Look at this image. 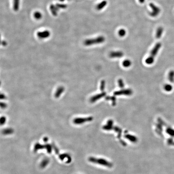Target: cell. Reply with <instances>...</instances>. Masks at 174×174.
Segmentation results:
<instances>
[{
    "instance_id": "4fadbf2b",
    "label": "cell",
    "mask_w": 174,
    "mask_h": 174,
    "mask_svg": "<svg viewBox=\"0 0 174 174\" xmlns=\"http://www.w3.org/2000/svg\"><path fill=\"white\" fill-rule=\"evenodd\" d=\"M107 4V1L106 0H103L99 3L97 5L96 7V9L98 11H100L105 7Z\"/></svg>"
},
{
    "instance_id": "1f68e13d",
    "label": "cell",
    "mask_w": 174,
    "mask_h": 174,
    "mask_svg": "<svg viewBox=\"0 0 174 174\" xmlns=\"http://www.w3.org/2000/svg\"><path fill=\"white\" fill-rule=\"evenodd\" d=\"M6 98H7V97L3 93L0 94V99L1 100H4Z\"/></svg>"
},
{
    "instance_id": "4316f807",
    "label": "cell",
    "mask_w": 174,
    "mask_h": 174,
    "mask_svg": "<svg viewBox=\"0 0 174 174\" xmlns=\"http://www.w3.org/2000/svg\"><path fill=\"white\" fill-rule=\"evenodd\" d=\"M166 133L170 136H174V130L171 128H168L166 129Z\"/></svg>"
},
{
    "instance_id": "3957f363",
    "label": "cell",
    "mask_w": 174,
    "mask_h": 174,
    "mask_svg": "<svg viewBox=\"0 0 174 174\" xmlns=\"http://www.w3.org/2000/svg\"><path fill=\"white\" fill-rule=\"evenodd\" d=\"M42 149H46L48 153H51L52 151V147L49 144L42 145L38 143H37L35 144L34 146V151L35 152H36L38 150Z\"/></svg>"
},
{
    "instance_id": "ac0fdd59",
    "label": "cell",
    "mask_w": 174,
    "mask_h": 174,
    "mask_svg": "<svg viewBox=\"0 0 174 174\" xmlns=\"http://www.w3.org/2000/svg\"><path fill=\"white\" fill-rule=\"evenodd\" d=\"M20 0H13V7L15 11H17L19 8Z\"/></svg>"
},
{
    "instance_id": "6da1fadb",
    "label": "cell",
    "mask_w": 174,
    "mask_h": 174,
    "mask_svg": "<svg viewBox=\"0 0 174 174\" xmlns=\"http://www.w3.org/2000/svg\"><path fill=\"white\" fill-rule=\"evenodd\" d=\"M88 160L92 163L96 164L108 168H111L113 166L112 163L104 158H98L94 157H90L88 158Z\"/></svg>"
},
{
    "instance_id": "4dcf8cb0",
    "label": "cell",
    "mask_w": 174,
    "mask_h": 174,
    "mask_svg": "<svg viewBox=\"0 0 174 174\" xmlns=\"http://www.w3.org/2000/svg\"><path fill=\"white\" fill-rule=\"evenodd\" d=\"M7 104L4 102H1L0 103V107L1 108L4 109L7 107Z\"/></svg>"
},
{
    "instance_id": "7402d4cb",
    "label": "cell",
    "mask_w": 174,
    "mask_h": 174,
    "mask_svg": "<svg viewBox=\"0 0 174 174\" xmlns=\"http://www.w3.org/2000/svg\"><path fill=\"white\" fill-rule=\"evenodd\" d=\"M57 7L56 6L54 5H51L50 7L51 11L53 15H56L57 14Z\"/></svg>"
},
{
    "instance_id": "83f0119b",
    "label": "cell",
    "mask_w": 174,
    "mask_h": 174,
    "mask_svg": "<svg viewBox=\"0 0 174 174\" xmlns=\"http://www.w3.org/2000/svg\"><path fill=\"white\" fill-rule=\"evenodd\" d=\"M118 82L119 86L121 88H123L124 87V83L122 79H120L118 80Z\"/></svg>"
},
{
    "instance_id": "277c9868",
    "label": "cell",
    "mask_w": 174,
    "mask_h": 174,
    "mask_svg": "<svg viewBox=\"0 0 174 174\" xmlns=\"http://www.w3.org/2000/svg\"><path fill=\"white\" fill-rule=\"evenodd\" d=\"M93 117H78L73 120V123L76 125H81L86 122H91L93 121Z\"/></svg>"
},
{
    "instance_id": "30bf717a",
    "label": "cell",
    "mask_w": 174,
    "mask_h": 174,
    "mask_svg": "<svg viewBox=\"0 0 174 174\" xmlns=\"http://www.w3.org/2000/svg\"><path fill=\"white\" fill-rule=\"evenodd\" d=\"M37 35L38 37L40 38H46L49 37L50 36V32L49 31L45 30L42 32H38Z\"/></svg>"
},
{
    "instance_id": "484cf974",
    "label": "cell",
    "mask_w": 174,
    "mask_h": 174,
    "mask_svg": "<svg viewBox=\"0 0 174 174\" xmlns=\"http://www.w3.org/2000/svg\"><path fill=\"white\" fill-rule=\"evenodd\" d=\"M34 16L35 18L37 19H40L42 18V15L41 13L38 11H37L34 13Z\"/></svg>"
},
{
    "instance_id": "d6a6232c",
    "label": "cell",
    "mask_w": 174,
    "mask_h": 174,
    "mask_svg": "<svg viewBox=\"0 0 174 174\" xmlns=\"http://www.w3.org/2000/svg\"><path fill=\"white\" fill-rule=\"evenodd\" d=\"M2 44L3 46H5L6 45V44H7V43H6V42L5 41L2 42Z\"/></svg>"
},
{
    "instance_id": "44dd1931",
    "label": "cell",
    "mask_w": 174,
    "mask_h": 174,
    "mask_svg": "<svg viewBox=\"0 0 174 174\" xmlns=\"http://www.w3.org/2000/svg\"><path fill=\"white\" fill-rule=\"evenodd\" d=\"M163 32V28L161 27L158 28L156 33V37L157 38H160Z\"/></svg>"
},
{
    "instance_id": "836d02e7",
    "label": "cell",
    "mask_w": 174,
    "mask_h": 174,
    "mask_svg": "<svg viewBox=\"0 0 174 174\" xmlns=\"http://www.w3.org/2000/svg\"><path fill=\"white\" fill-rule=\"evenodd\" d=\"M139 1L140 2V3L142 4L143 3H144L145 1V0H139Z\"/></svg>"
},
{
    "instance_id": "ffe728a7",
    "label": "cell",
    "mask_w": 174,
    "mask_h": 174,
    "mask_svg": "<svg viewBox=\"0 0 174 174\" xmlns=\"http://www.w3.org/2000/svg\"><path fill=\"white\" fill-rule=\"evenodd\" d=\"M106 100H111L112 102V105L115 106L116 104V98L115 96H107L106 98Z\"/></svg>"
},
{
    "instance_id": "9c48e42d",
    "label": "cell",
    "mask_w": 174,
    "mask_h": 174,
    "mask_svg": "<svg viewBox=\"0 0 174 174\" xmlns=\"http://www.w3.org/2000/svg\"><path fill=\"white\" fill-rule=\"evenodd\" d=\"M106 93L105 92H103L101 93H99L92 96L90 99V102L91 103H94L95 102L99 100V99H101L102 98L106 96Z\"/></svg>"
},
{
    "instance_id": "7a4b0ae2",
    "label": "cell",
    "mask_w": 174,
    "mask_h": 174,
    "mask_svg": "<svg viewBox=\"0 0 174 174\" xmlns=\"http://www.w3.org/2000/svg\"><path fill=\"white\" fill-rule=\"evenodd\" d=\"M105 38L103 36H99L94 38L89 39L85 40L84 42V45L86 46H89L96 44H102L104 42Z\"/></svg>"
},
{
    "instance_id": "cb8c5ba5",
    "label": "cell",
    "mask_w": 174,
    "mask_h": 174,
    "mask_svg": "<svg viewBox=\"0 0 174 174\" xmlns=\"http://www.w3.org/2000/svg\"><path fill=\"white\" fill-rule=\"evenodd\" d=\"M118 35L121 37H124L126 34V30L124 29H121L118 31Z\"/></svg>"
},
{
    "instance_id": "7c38bea8",
    "label": "cell",
    "mask_w": 174,
    "mask_h": 174,
    "mask_svg": "<svg viewBox=\"0 0 174 174\" xmlns=\"http://www.w3.org/2000/svg\"><path fill=\"white\" fill-rule=\"evenodd\" d=\"M64 88L63 86H60L58 88L55 93V98H59L61 95L64 92Z\"/></svg>"
},
{
    "instance_id": "d4e9b609",
    "label": "cell",
    "mask_w": 174,
    "mask_h": 174,
    "mask_svg": "<svg viewBox=\"0 0 174 174\" xmlns=\"http://www.w3.org/2000/svg\"><path fill=\"white\" fill-rule=\"evenodd\" d=\"M173 89L172 85L169 84H167L164 86V89L166 92H169L171 91Z\"/></svg>"
},
{
    "instance_id": "d590c367",
    "label": "cell",
    "mask_w": 174,
    "mask_h": 174,
    "mask_svg": "<svg viewBox=\"0 0 174 174\" xmlns=\"http://www.w3.org/2000/svg\"><path fill=\"white\" fill-rule=\"evenodd\" d=\"M59 0L60 1H64L65 0Z\"/></svg>"
},
{
    "instance_id": "8fae6325",
    "label": "cell",
    "mask_w": 174,
    "mask_h": 174,
    "mask_svg": "<svg viewBox=\"0 0 174 174\" xmlns=\"http://www.w3.org/2000/svg\"><path fill=\"white\" fill-rule=\"evenodd\" d=\"M123 53L122 51H113L110 52L109 55L110 57L112 58H121L123 56Z\"/></svg>"
},
{
    "instance_id": "603a6c76",
    "label": "cell",
    "mask_w": 174,
    "mask_h": 174,
    "mask_svg": "<svg viewBox=\"0 0 174 174\" xmlns=\"http://www.w3.org/2000/svg\"><path fill=\"white\" fill-rule=\"evenodd\" d=\"M123 67L126 68L129 67L131 65L132 62L130 60L128 59H126L124 60L123 62Z\"/></svg>"
},
{
    "instance_id": "d6986e66",
    "label": "cell",
    "mask_w": 174,
    "mask_h": 174,
    "mask_svg": "<svg viewBox=\"0 0 174 174\" xmlns=\"http://www.w3.org/2000/svg\"><path fill=\"white\" fill-rule=\"evenodd\" d=\"M168 79L170 82L173 83L174 81V71L172 70L170 71L168 75Z\"/></svg>"
},
{
    "instance_id": "5bb4252c",
    "label": "cell",
    "mask_w": 174,
    "mask_h": 174,
    "mask_svg": "<svg viewBox=\"0 0 174 174\" xmlns=\"http://www.w3.org/2000/svg\"><path fill=\"white\" fill-rule=\"evenodd\" d=\"M113 124V121L112 120H109L107 122V125L104 126L103 129L105 130H110L112 128H113V126H112Z\"/></svg>"
},
{
    "instance_id": "9a60e30c",
    "label": "cell",
    "mask_w": 174,
    "mask_h": 174,
    "mask_svg": "<svg viewBox=\"0 0 174 174\" xmlns=\"http://www.w3.org/2000/svg\"><path fill=\"white\" fill-rule=\"evenodd\" d=\"M125 137L130 141H132V142L136 143L137 141V139L136 136L132 135H126L125 136Z\"/></svg>"
},
{
    "instance_id": "5b68a950",
    "label": "cell",
    "mask_w": 174,
    "mask_h": 174,
    "mask_svg": "<svg viewBox=\"0 0 174 174\" xmlns=\"http://www.w3.org/2000/svg\"><path fill=\"white\" fill-rule=\"evenodd\" d=\"M53 148L55 150V153L56 154L59 155V158L60 160L63 161L66 159L67 163H69L71 161V156L69 154L67 153H63V154H59V151L58 148L55 146V145H53Z\"/></svg>"
},
{
    "instance_id": "f1b7e54d",
    "label": "cell",
    "mask_w": 174,
    "mask_h": 174,
    "mask_svg": "<svg viewBox=\"0 0 174 174\" xmlns=\"http://www.w3.org/2000/svg\"><path fill=\"white\" fill-rule=\"evenodd\" d=\"M105 81L104 80H102L101 82L100 87V90L101 91H103L105 88Z\"/></svg>"
},
{
    "instance_id": "52a82bcc",
    "label": "cell",
    "mask_w": 174,
    "mask_h": 174,
    "mask_svg": "<svg viewBox=\"0 0 174 174\" xmlns=\"http://www.w3.org/2000/svg\"><path fill=\"white\" fill-rule=\"evenodd\" d=\"M161 47V44L160 43H158L155 45L152 50L151 51L150 56L149 57L154 59V57L156 56V55L158 53L160 48Z\"/></svg>"
},
{
    "instance_id": "2e32d148",
    "label": "cell",
    "mask_w": 174,
    "mask_h": 174,
    "mask_svg": "<svg viewBox=\"0 0 174 174\" xmlns=\"http://www.w3.org/2000/svg\"><path fill=\"white\" fill-rule=\"evenodd\" d=\"M49 162V159L48 158H44L40 163V166L42 168H44L45 167H46L48 165Z\"/></svg>"
},
{
    "instance_id": "ba28073f",
    "label": "cell",
    "mask_w": 174,
    "mask_h": 174,
    "mask_svg": "<svg viewBox=\"0 0 174 174\" xmlns=\"http://www.w3.org/2000/svg\"><path fill=\"white\" fill-rule=\"evenodd\" d=\"M133 94V91L131 89H123L121 90L116 91L114 92V94L115 96L119 95H126L130 96Z\"/></svg>"
},
{
    "instance_id": "e575fe53",
    "label": "cell",
    "mask_w": 174,
    "mask_h": 174,
    "mask_svg": "<svg viewBox=\"0 0 174 174\" xmlns=\"http://www.w3.org/2000/svg\"><path fill=\"white\" fill-rule=\"evenodd\" d=\"M44 141H48V138L46 137H44Z\"/></svg>"
},
{
    "instance_id": "f546056e",
    "label": "cell",
    "mask_w": 174,
    "mask_h": 174,
    "mask_svg": "<svg viewBox=\"0 0 174 174\" xmlns=\"http://www.w3.org/2000/svg\"><path fill=\"white\" fill-rule=\"evenodd\" d=\"M6 121V118L4 116L1 117L0 118V125H4Z\"/></svg>"
},
{
    "instance_id": "e0dca14e",
    "label": "cell",
    "mask_w": 174,
    "mask_h": 174,
    "mask_svg": "<svg viewBox=\"0 0 174 174\" xmlns=\"http://www.w3.org/2000/svg\"><path fill=\"white\" fill-rule=\"evenodd\" d=\"M13 132H14V130L12 128L5 129L2 131V133L4 135L11 134L13 133Z\"/></svg>"
},
{
    "instance_id": "8992f818",
    "label": "cell",
    "mask_w": 174,
    "mask_h": 174,
    "mask_svg": "<svg viewBox=\"0 0 174 174\" xmlns=\"http://www.w3.org/2000/svg\"><path fill=\"white\" fill-rule=\"evenodd\" d=\"M150 7L152 9V11L149 13V15L152 17H156L158 16L160 12V9L153 3H150L149 4Z\"/></svg>"
}]
</instances>
